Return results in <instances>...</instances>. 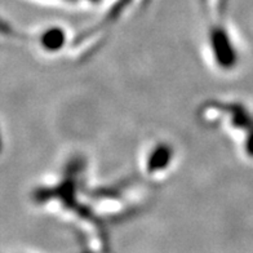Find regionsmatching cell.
<instances>
[{
	"label": "cell",
	"mask_w": 253,
	"mask_h": 253,
	"mask_svg": "<svg viewBox=\"0 0 253 253\" xmlns=\"http://www.w3.org/2000/svg\"><path fill=\"white\" fill-rule=\"evenodd\" d=\"M4 30H5V27H4V25L0 22V31H4Z\"/></svg>",
	"instance_id": "cell-1"
}]
</instances>
